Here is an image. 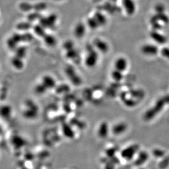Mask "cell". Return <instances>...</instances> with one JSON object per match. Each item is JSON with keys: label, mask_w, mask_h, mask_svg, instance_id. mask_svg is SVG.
I'll use <instances>...</instances> for the list:
<instances>
[{"label": "cell", "mask_w": 169, "mask_h": 169, "mask_svg": "<svg viewBox=\"0 0 169 169\" xmlns=\"http://www.w3.org/2000/svg\"><path fill=\"white\" fill-rule=\"evenodd\" d=\"M94 46H96L98 50L102 52L105 53L108 50V45L107 42L101 39H97L94 41Z\"/></svg>", "instance_id": "cell-6"}, {"label": "cell", "mask_w": 169, "mask_h": 169, "mask_svg": "<svg viewBox=\"0 0 169 169\" xmlns=\"http://www.w3.org/2000/svg\"><path fill=\"white\" fill-rule=\"evenodd\" d=\"M122 6L127 15H132L136 11V5L134 0H122Z\"/></svg>", "instance_id": "cell-1"}, {"label": "cell", "mask_w": 169, "mask_h": 169, "mask_svg": "<svg viewBox=\"0 0 169 169\" xmlns=\"http://www.w3.org/2000/svg\"><path fill=\"white\" fill-rule=\"evenodd\" d=\"M93 17L98 23L99 26H104L107 24V18L105 17V15L102 13H101V12H96Z\"/></svg>", "instance_id": "cell-7"}, {"label": "cell", "mask_w": 169, "mask_h": 169, "mask_svg": "<svg viewBox=\"0 0 169 169\" xmlns=\"http://www.w3.org/2000/svg\"><path fill=\"white\" fill-rule=\"evenodd\" d=\"M97 61H98V55L96 52L92 51L88 53V55L86 57L85 62L88 66L92 67L96 64Z\"/></svg>", "instance_id": "cell-3"}, {"label": "cell", "mask_w": 169, "mask_h": 169, "mask_svg": "<svg viewBox=\"0 0 169 169\" xmlns=\"http://www.w3.org/2000/svg\"><path fill=\"white\" fill-rule=\"evenodd\" d=\"M87 25L88 26H89L90 28L93 30L94 29H96L97 28H98L99 25L98 24V23L97 22L96 19H94L93 17H92L89 18L87 20Z\"/></svg>", "instance_id": "cell-9"}, {"label": "cell", "mask_w": 169, "mask_h": 169, "mask_svg": "<svg viewBox=\"0 0 169 169\" xmlns=\"http://www.w3.org/2000/svg\"><path fill=\"white\" fill-rule=\"evenodd\" d=\"M142 52L147 55H156L158 52V47L153 45H145L141 48Z\"/></svg>", "instance_id": "cell-2"}, {"label": "cell", "mask_w": 169, "mask_h": 169, "mask_svg": "<svg viewBox=\"0 0 169 169\" xmlns=\"http://www.w3.org/2000/svg\"><path fill=\"white\" fill-rule=\"evenodd\" d=\"M86 28L82 23H78L76 25L74 29V35L75 37L81 38L83 37L85 34Z\"/></svg>", "instance_id": "cell-5"}, {"label": "cell", "mask_w": 169, "mask_h": 169, "mask_svg": "<svg viewBox=\"0 0 169 169\" xmlns=\"http://www.w3.org/2000/svg\"><path fill=\"white\" fill-rule=\"evenodd\" d=\"M128 63L126 59L124 58H119L115 63V70L123 72L127 69Z\"/></svg>", "instance_id": "cell-4"}, {"label": "cell", "mask_w": 169, "mask_h": 169, "mask_svg": "<svg viewBox=\"0 0 169 169\" xmlns=\"http://www.w3.org/2000/svg\"><path fill=\"white\" fill-rule=\"evenodd\" d=\"M161 55L164 57L169 59V48H164L161 50Z\"/></svg>", "instance_id": "cell-11"}, {"label": "cell", "mask_w": 169, "mask_h": 169, "mask_svg": "<svg viewBox=\"0 0 169 169\" xmlns=\"http://www.w3.org/2000/svg\"><path fill=\"white\" fill-rule=\"evenodd\" d=\"M151 37L159 44H164L165 42V37L161 34L158 33L156 31H153L151 34Z\"/></svg>", "instance_id": "cell-8"}, {"label": "cell", "mask_w": 169, "mask_h": 169, "mask_svg": "<svg viewBox=\"0 0 169 169\" xmlns=\"http://www.w3.org/2000/svg\"><path fill=\"white\" fill-rule=\"evenodd\" d=\"M112 77L115 80V81H121L123 79L122 72L115 70L112 73Z\"/></svg>", "instance_id": "cell-10"}]
</instances>
